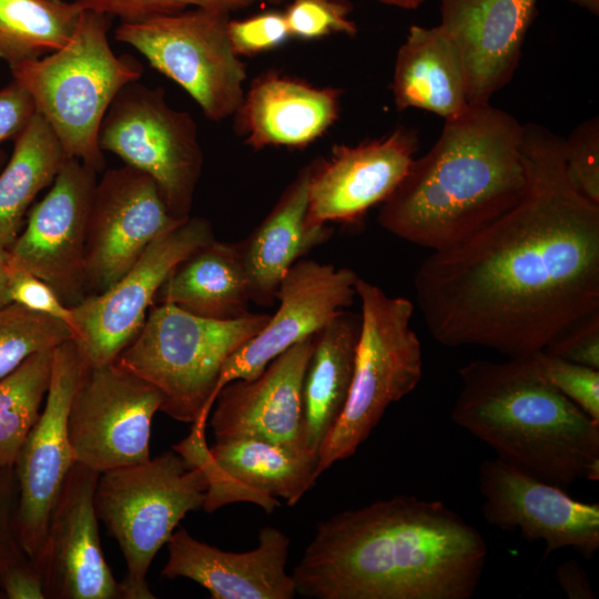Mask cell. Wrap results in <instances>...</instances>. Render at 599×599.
<instances>
[{
	"mask_svg": "<svg viewBox=\"0 0 599 599\" xmlns=\"http://www.w3.org/2000/svg\"><path fill=\"white\" fill-rule=\"evenodd\" d=\"M524 150L521 200L415 273L418 308L444 346L528 356L599 312V205L569 184L561 138L527 124Z\"/></svg>",
	"mask_w": 599,
	"mask_h": 599,
	"instance_id": "obj_1",
	"label": "cell"
},
{
	"mask_svg": "<svg viewBox=\"0 0 599 599\" xmlns=\"http://www.w3.org/2000/svg\"><path fill=\"white\" fill-rule=\"evenodd\" d=\"M488 547L439 500L394 496L318 522L292 573L314 599H470Z\"/></svg>",
	"mask_w": 599,
	"mask_h": 599,
	"instance_id": "obj_2",
	"label": "cell"
},
{
	"mask_svg": "<svg viewBox=\"0 0 599 599\" xmlns=\"http://www.w3.org/2000/svg\"><path fill=\"white\" fill-rule=\"evenodd\" d=\"M525 125L487 104L446 120L435 144L414 159L380 204L387 232L436 251L475 234L515 206L529 183Z\"/></svg>",
	"mask_w": 599,
	"mask_h": 599,
	"instance_id": "obj_3",
	"label": "cell"
},
{
	"mask_svg": "<svg viewBox=\"0 0 599 599\" xmlns=\"http://www.w3.org/2000/svg\"><path fill=\"white\" fill-rule=\"evenodd\" d=\"M450 418L497 458L558 487L599 479V422L551 386L530 355L473 361Z\"/></svg>",
	"mask_w": 599,
	"mask_h": 599,
	"instance_id": "obj_4",
	"label": "cell"
},
{
	"mask_svg": "<svg viewBox=\"0 0 599 599\" xmlns=\"http://www.w3.org/2000/svg\"><path fill=\"white\" fill-rule=\"evenodd\" d=\"M108 16L83 10L77 29L61 49L11 70L31 93L68 158L100 173L105 158L98 134L119 91L140 80L143 68L133 57L116 55L108 40Z\"/></svg>",
	"mask_w": 599,
	"mask_h": 599,
	"instance_id": "obj_5",
	"label": "cell"
},
{
	"mask_svg": "<svg viewBox=\"0 0 599 599\" xmlns=\"http://www.w3.org/2000/svg\"><path fill=\"white\" fill-rule=\"evenodd\" d=\"M248 313L216 321L173 304H153L135 338L113 362L153 385L162 396L160 410L183 423H204L227 358L268 321Z\"/></svg>",
	"mask_w": 599,
	"mask_h": 599,
	"instance_id": "obj_6",
	"label": "cell"
},
{
	"mask_svg": "<svg viewBox=\"0 0 599 599\" xmlns=\"http://www.w3.org/2000/svg\"><path fill=\"white\" fill-rule=\"evenodd\" d=\"M361 331L345 406L316 459L318 478L333 464L353 456L393 403L410 394L423 376L422 345L410 322L415 306L358 277Z\"/></svg>",
	"mask_w": 599,
	"mask_h": 599,
	"instance_id": "obj_7",
	"label": "cell"
},
{
	"mask_svg": "<svg viewBox=\"0 0 599 599\" xmlns=\"http://www.w3.org/2000/svg\"><path fill=\"white\" fill-rule=\"evenodd\" d=\"M206 491L203 469L174 449L100 474L94 506L125 560L123 599L155 598L146 580L151 562L186 514L203 508Z\"/></svg>",
	"mask_w": 599,
	"mask_h": 599,
	"instance_id": "obj_8",
	"label": "cell"
},
{
	"mask_svg": "<svg viewBox=\"0 0 599 599\" xmlns=\"http://www.w3.org/2000/svg\"><path fill=\"white\" fill-rule=\"evenodd\" d=\"M230 13L193 7L121 22L114 37L184 89L209 120L222 121L241 105L246 79V65L230 41Z\"/></svg>",
	"mask_w": 599,
	"mask_h": 599,
	"instance_id": "obj_9",
	"label": "cell"
},
{
	"mask_svg": "<svg viewBox=\"0 0 599 599\" xmlns=\"http://www.w3.org/2000/svg\"><path fill=\"white\" fill-rule=\"evenodd\" d=\"M104 152L151 176L180 220L191 216L203 169V152L192 115L173 109L161 88L132 81L111 102L100 124Z\"/></svg>",
	"mask_w": 599,
	"mask_h": 599,
	"instance_id": "obj_10",
	"label": "cell"
},
{
	"mask_svg": "<svg viewBox=\"0 0 599 599\" xmlns=\"http://www.w3.org/2000/svg\"><path fill=\"white\" fill-rule=\"evenodd\" d=\"M214 238L209 220L189 216L150 244L112 286L70 306L71 339L87 367L116 359L140 332L158 291L173 268Z\"/></svg>",
	"mask_w": 599,
	"mask_h": 599,
	"instance_id": "obj_11",
	"label": "cell"
},
{
	"mask_svg": "<svg viewBox=\"0 0 599 599\" xmlns=\"http://www.w3.org/2000/svg\"><path fill=\"white\" fill-rule=\"evenodd\" d=\"M161 405L153 385L115 363L87 367L68 418L77 463L102 474L149 460L151 424Z\"/></svg>",
	"mask_w": 599,
	"mask_h": 599,
	"instance_id": "obj_12",
	"label": "cell"
},
{
	"mask_svg": "<svg viewBox=\"0 0 599 599\" xmlns=\"http://www.w3.org/2000/svg\"><path fill=\"white\" fill-rule=\"evenodd\" d=\"M87 365L72 339L53 349L50 387L41 415L14 463L16 530L30 559L38 554L65 478L77 463L69 439L71 403Z\"/></svg>",
	"mask_w": 599,
	"mask_h": 599,
	"instance_id": "obj_13",
	"label": "cell"
},
{
	"mask_svg": "<svg viewBox=\"0 0 599 599\" xmlns=\"http://www.w3.org/2000/svg\"><path fill=\"white\" fill-rule=\"evenodd\" d=\"M182 221L148 174L125 164L105 171L90 206L84 257L88 295L112 286L150 244Z\"/></svg>",
	"mask_w": 599,
	"mask_h": 599,
	"instance_id": "obj_14",
	"label": "cell"
},
{
	"mask_svg": "<svg viewBox=\"0 0 599 599\" xmlns=\"http://www.w3.org/2000/svg\"><path fill=\"white\" fill-rule=\"evenodd\" d=\"M97 172L68 158L44 197L28 212L10 247L17 262L73 306L88 296L84 257Z\"/></svg>",
	"mask_w": 599,
	"mask_h": 599,
	"instance_id": "obj_15",
	"label": "cell"
},
{
	"mask_svg": "<svg viewBox=\"0 0 599 599\" xmlns=\"http://www.w3.org/2000/svg\"><path fill=\"white\" fill-rule=\"evenodd\" d=\"M478 485L484 519L529 542L545 541V557L570 547L590 559L599 549L598 504L576 500L497 457L480 463Z\"/></svg>",
	"mask_w": 599,
	"mask_h": 599,
	"instance_id": "obj_16",
	"label": "cell"
},
{
	"mask_svg": "<svg viewBox=\"0 0 599 599\" xmlns=\"http://www.w3.org/2000/svg\"><path fill=\"white\" fill-rule=\"evenodd\" d=\"M207 479L203 508L212 512L225 504L250 501L267 514L277 498L294 506L316 483L313 457L253 438L215 440L209 447L205 428L192 426L190 435L172 447Z\"/></svg>",
	"mask_w": 599,
	"mask_h": 599,
	"instance_id": "obj_17",
	"label": "cell"
},
{
	"mask_svg": "<svg viewBox=\"0 0 599 599\" xmlns=\"http://www.w3.org/2000/svg\"><path fill=\"white\" fill-rule=\"evenodd\" d=\"M100 473L69 471L33 559L45 599H123L101 547L94 491Z\"/></svg>",
	"mask_w": 599,
	"mask_h": 599,
	"instance_id": "obj_18",
	"label": "cell"
},
{
	"mask_svg": "<svg viewBox=\"0 0 599 599\" xmlns=\"http://www.w3.org/2000/svg\"><path fill=\"white\" fill-rule=\"evenodd\" d=\"M357 273L314 260L297 261L280 283V305L266 324L225 362L215 389L234 379H254L302 339L313 336L357 298Z\"/></svg>",
	"mask_w": 599,
	"mask_h": 599,
	"instance_id": "obj_19",
	"label": "cell"
},
{
	"mask_svg": "<svg viewBox=\"0 0 599 599\" xmlns=\"http://www.w3.org/2000/svg\"><path fill=\"white\" fill-rule=\"evenodd\" d=\"M417 150V131L405 126L357 145H333L327 159L312 161L308 221L313 224L359 221L396 190Z\"/></svg>",
	"mask_w": 599,
	"mask_h": 599,
	"instance_id": "obj_20",
	"label": "cell"
},
{
	"mask_svg": "<svg viewBox=\"0 0 599 599\" xmlns=\"http://www.w3.org/2000/svg\"><path fill=\"white\" fill-rule=\"evenodd\" d=\"M313 344L314 335L274 358L258 377L224 385L211 416L215 440L253 438L308 455L303 440L302 390Z\"/></svg>",
	"mask_w": 599,
	"mask_h": 599,
	"instance_id": "obj_21",
	"label": "cell"
},
{
	"mask_svg": "<svg viewBox=\"0 0 599 599\" xmlns=\"http://www.w3.org/2000/svg\"><path fill=\"white\" fill-rule=\"evenodd\" d=\"M440 26L463 58L470 105L487 104L518 67L538 0H438Z\"/></svg>",
	"mask_w": 599,
	"mask_h": 599,
	"instance_id": "obj_22",
	"label": "cell"
},
{
	"mask_svg": "<svg viewBox=\"0 0 599 599\" xmlns=\"http://www.w3.org/2000/svg\"><path fill=\"white\" fill-rule=\"evenodd\" d=\"M291 540L280 529L264 527L256 548L233 552L207 545L179 528L167 540L169 558L161 572L187 578L212 599H293V576L286 571Z\"/></svg>",
	"mask_w": 599,
	"mask_h": 599,
	"instance_id": "obj_23",
	"label": "cell"
},
{
	"mask_svg": "<svg viewBox=\"0 0 599 599\" xmlns=\"http://www.w3.org/2000/svg\"><path fill=\"white\" fill-rule=\"evenodd\" d=\"M342 91L268 70L256 77L234 113L245 144L303 149L337 121Z\"/></svg>",
	"mask_w": 599,
	"mask_h": 599,
	"instance_id": "obj_24",
	"label": "cell"
},
{
	"mask_svg": "<svg viewBox=\"0 0 599 599\" xmlns=\"http://www.w3.org/2000/svg\"><path fill=\"white\" fill-rule=\"evenodd\" d=\"M312 162L285 187L265 219L236 243L245 271L251 302L270 306L287 271L332 236L327 224L308 221Z\"/></svg>",
	"mask_w": 599,
	"mask_h": 599,
	"instance_id": "obj_25",
	"label": "cell"
},
{
	"mask_svg": "<svg viewBox=\"0 0 599 599\" xmlns=\"http://www.w3.org/2000/svg\"><path fill=\"white\" fill-rule=\"evenodd\" d=\"M392 92L398 111L416 108L445 121L469 108L463 58L440 24L409 28L396 54Z\"/></svg>",
	"mask_w": 599,
	"mask_h": 599,
	"instance_id": "obj_26",
	"label": "cell"
},
{
	"mask_svg": "<svg viewBox=\"0 0 599 599\" xmlns=\"http://www.w3.org/2000/svg\"><path fill=\"white\" fill-rule=\"evenodd\" d=\"M361 315L347 309L314 335L303 380V440L308 455L318 450L348 397Z\"/></svg>",
	"mask_w": 599,
	"mask_h": 599,
	"instance_id": "obj_27",
	"label": "cell"
},
{
	"mask_svg": "<svg viewBox=\"0 0 599 599\" xmlns=\"http://www.w3.org/2000/svg\"><path fill=\"white\" fill-rule=\"evenodd\" d=\"M251 302L236 243L202 245L180 262L156 293L154 304H173L200 317L230 321L248 314Z\"/></svg>",
	"mask_w": 599,
	"mask_h": 599,
	"instance_id": "obj_28",
	"label": "cell"
},
{
	"mask_svg": "<svg viewBox=\"0 0 599 599\" xmlns=\"http://www.w3.org/2000/svg\"><path fill=\"white\" fill-rule=\"evenodd\" d=\"M68 159L57 135L37 112L16 138L0 173V246L10 250L37 195L51 186Z\"/></svg>",
	"mask_w": 599,
	"mask_h": 599,
	"instance_id": "obj_29",
	"label": "cell"
},
{
	"mask_svg": "<svg viewBox=\"0 0 599 599\" xmlns=\"http://www.w3.org/2000/svg\"><path fill=\"white\" fill-rule=\"evenodd\" d=\"M83 8L64 0H0V59L10 69L65 45Z\"/></svg>",
	"mask_w": 599,
	"mask_h": 599,
	"instance_id": "obj_30",
	"label": "cell"
},
{
	"mask_svg": "<svg viewBox=\"0 0 599 599\" xmlns=\"http://www.w3.org/2000/svg\"><path fill=\"white\" fill-rule=\"evenodd\" d=\"M54 348L32 354L0 379V468H13L41 415L51 383Z\"/></svg>",
	"mask_w": 599,
	"mask_h": 599,
	"instance_id": "obj_31",
	"label": "cell"
},
{
	"mask_svg": "<svg viewBox=\"0 0 599 599\" xmlns=\"http://www.w3.org/2000/svg\"><path fill=\"white\" fill-rule=\"evenodd\" d=\"M69 326L18 304L0 307V379L29 356L71 339Z\"/></svg>",
	"mask_w": 599,
	"mask_h": 599,
	"instance_id": "obj_32",
	"label": "cell"
},
{
	"mask_svg": "<svg viewBox=\"0 0 599 599\" xmlns=\"http://www.w3.org/2000/svg\"><path fill=\"white\" fill-rule=\"evenodd\" d=\"M562 159L567 180L582 197L599 205V120L580 123L562 139Z\"/></svg>",
	"mask_w": 599,
	"mask_h": 599,
	"instance_id": "obj_33",
	"label": "cell"
},
{
	"mask_svg": "<svg viewBox=\"0 0 599 599\" xmlns=\"http://www.w3.org/2000/svg\"><path fill=\"white\" fill-rule=\"evenodd\" d=\"M530 357L551 386L599 422V369L562 359L542 349L530 354Z\"/></svg>",
	"mask_w": 599,
	"mask_h": 599,
	"instance_id": "obj_34",
	"label": "cell"
},
{
	"mask_svg": "<svg viewBox=\"0 0 599 599\" xmlns=\"http://www.w3.org/2000/svg\"><path fill=\"white\" fill-rule=\"evenodd\" d=\"M284 16L291 37L316 40L333 33L353 37L357 27L348 18L351 4L345 0H292Z\"/></svg>",
	"mask_w": 599,
	"mask_h": 599,
	"instance_id": "obj_35",
	"label": "cell"
},
{
	"mask_svg": "<svg viewBox=\"0 0 599 599\" xmlns=\"http://www.w3.org/2000/svg\"><path fill=\"white\" fill-rule=\"evenodd\" d=\"M83 10L118 17L121 22H135L153 16L177 12L189 7L242 10L265 0H72Z\"/></svg>",
	"mask_w": 599,
	"mask_h": 599,
	"instance_id": "obj_36",
	"label": "cell"
},
{
	"mask_svg": "<svg viewBox=\"0 0 599 599\" xmlns=\"http://www.w3.org/2000/svg\"><path fill=\"white\" fill-rule=\"evenodd\" d=\"M227 32L238 57H253L284 44L291 33L284 12L268 10L244 19H230Z\"/></svg>",
	"mask_w": 599,
	"mask_h": 599,
	"instance_id": "obj_37",
	"label": "cell"
},
{
	"mask_svg": "<svg viewBox=\"0 0 599 599\" xmlns=\"http://www.w3.org/2000/svg\"><path fill=\"white\" fill-rule=\"evenodd\" d=\"M9 297L11 303L64 322L71 331V307L61 301L48 283L23 268L16 258L10 271Z\"/></svg>",
	"mask_w": 599,
	"mask_h": 599,
	"instance_id": "obj_38",
	"label": "cell"
},
{
	"mask_svg": "<svg viewBox=\"0 0 599 599\" xmlns=\"http://www.w3.org/2000/svg\"><path fill=\"white\" fill-rule=\"evenodd\" d=\"M542 351L562 359L599 369V312L565 328Z\"/></svg>",
	"mask_w": 599,
	"mask_h": 599,
	"instance_id": "obj_39",
	"label": "cell"
},
{
	"mask_svg": "<svg viewBox=\"0 0 599 599\" xmlns=\"http://www.w3.org/2000/svg\"><path fill=\"white\" fill-rule=\"evenodd\" d=\"M17 500L14 468H0V575L10 565L28 557L16 530Z\"/></svg>",
	"mask_w": 599,
	"mask_h": 599,
	"instance_id": "obj_40",
	"label": "cell"
},
{
	"mask_svg": "<svg viewBox=\"0 0 599 599\" xmlns=\"http://www.w3.org/2000/svg\"><path fill=\"white\" fill-rule=\"evenodd\" d=\"M37 114L29 90L17 79L0 89V144L16 140Z\"/></svg>",
	"mask_w": 599,
	"mask_h": 599,
	"instance_id": "obj_41",
	"label": "cell"
},
{
	"mask_svg": "<svg viewBox=\"0 0 599 599\" xmlns=\"http://www.w3.org/2000/svg\"><path fill=\"white\" fill-rule=\"evenodd\" d=\"M0 593L7 599H45L40 576L29 557L2 571Z\"/></svg>",
	"mask_w": 599,
	"mask_h": 599,
	"instance_id": "obj_42",
	"label": "cell"
},
{
	"mask_svg": "<svg viewBox=\"0 0 599 599\" xmlns=\"http://www.w3.org/2000/svg\"><path fill=\"white\" fill-rule=\"evenodd\" d=\"M555 578L570 599H595L596 597L586 569L575 559H568L558 565Z\"/></svg>",
	"mask_w": 599,
	"mask_h": 599,
	"instance_id": "obj_43",
	"label": "cell"
},
{
	"mask_svg": "<svg viewBox=\"0 0 599 599\" xmlns=\"http://www.w3.org/2000/svg\"><path fill=\"white\" fill-rule=\"evenodd\" d=\"M13 260L10 250L0 246V307L11 303L9 297V277Z\"/></svg>",
	"mask_w": 599,
	"mask_h": 599,
	"instance_id": "obj_44",
	"label": "cell"
},
{
	"mask_svg": "<svg viewBox=\"0 0 599 599\" xmlns=\"http://www.w3.org/2000/svg\"><path fill=\"white\" fill-rule=\"evenodd\" d=\"M378 2L400 9L412 10L422 6L427 0H377Z\"/></svg>",
	"mask_w": 599,
	"mask_h": 599,
	"instance_id": "obj_45",
	"label": "cell"
},
{
	"mask_svg": "<svg viewBox=\"0 0 599 599\" xmlns=\"http://www.w3.org/2000/svg\"><path fill=\"white\" fill-rule=\"evenodd\" d=\"M580 8L588 10L590 13L598 16L599 0H570Z\"/></svg>",
	"mask_w": 599,
	"mask_h": 599,
	"instance_id": "obj_46",
	"label": "cell"
},
{
	"mask_svg": "<svg viewBox=\"0 0 599 599\" xmlns=\"http://www.w3.org/2000/svg\"><path fill=\"white\" fill-rule=\"evenodd\" d=\"M4 160H6V153L0 149V166L2 165Z\"/></svg>",
	"mask_w": 599,
	"mask_h": 599,
	"instance_id": "obj_47",
	"label": "cell"
},
{
	"mask_svg": "<svg viewBox=\"0 0 599 599\" xmlns=\"http://www.w3.org/2000/svg\"><path fill=\"white\" fill-rule=\"evenodd\" d=\"M284 1H286V0H265V2H271V3H275V4L284 2Z\"/></svg>",
	"mask_w": 599,
	"mask_h": 599,
	"instance_id": "obj_48",
	"label": "cell"
},
{
	"mask_svg": "<svg viewBox=\"0 0 599 599\" xmlns=\"http://www.w3.org/2000/svg\"><path fill=\"white\" fill-rule=\"evenodd\" d=\"M0 599H2V596H1V593H0Z\"/></svg>",
	"mask_w": 599,
	"mask_h": 599,
	"instance_id": "obj_49",
	"label": "cell"
}]
</instances>
